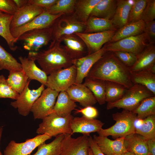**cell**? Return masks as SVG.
<instances>
[{
  "label": "cell",
  "instance_id": "cell-33",
  "mask_svg": "<svg viewBox=\"0 0 155 155\" xmlns=\"http://www.w3.org/2000/svg\"><path fill=\"white\" fill-rule=\"evenodd\" d=\"M130 80L133 85L144 86L155 95V74L148 70L130 72Z\"/></svg>",
  "mask_w": 155,
  "mask_h": 155
},
{
  "label": "cell",
  "instance_id": "cell-34",
  "mask_svg": "<svg viewBox=\"0 0 155 155\" xmlns=\"http://www.w3.org/2000/svg\"><path fill=\"white\" fill-rule=\"evenodd\" d=\"M13 15L4 13L0 16V36L6 41L9 49L15 51L17 46L15 45L17 40L12 36L10 31V25Z\"/></svg>",
  "mask_w": 155,
  "mask_h": 155
},
{
  "label": "cell",
  "instance_id": "cell-1",
  "mask_svg": "<svg viewBox=\"0 0 155 155\" xmlns=\"http://www.w3.org/2000/svg\"><path fill=\"white\" fill-rule=\"evenodd\" d=\"M130 75L129 68L118 59L113 52L108 51L93 65L87 76L117 83L128 89L133 85Z\"/></svg>",
  "mask_w": 155,
  "mask_h": 155
},
{
  "label": "cell",
  "instance_id": "cell-41",
  "mask_svg": "<svg viewBox=\"0 0 155 155\" xmlns=\"http://www.w3.org/2000/svg\"><path fill=\"white\" fill-rule=\"evenodd\" d=\"M147 1L148 0H133V4L129 13L127 23L141 20Z\"/></svg>",
  "mask_w": 155,
  "mask_h": 155
},
{
  "label": "cell",
  "instance_id": "cell-22",
  "mask_svg": "<svg viewBox=\"0 0 155 155\" xmlns=\"http://www.w3.org/2000/svg\"><path fill=\"white\" fill-rule=\"evenodd\" d=\"M155 64L154 44L148 43L143 50L137 55L134 64L129 68L130 72L144 70H149Z\"/></svg>",
  "mask_w": 155,
  "mask_h": 155
},
{
  "label": "cell",
  "instance_id": "cell-20",
  "mask_svg": "<svg viewBox=\"0 0 155 155\" xmlns=\"http://www.w3.org/2000/svg\"><path fill=\"white\" fill-rule=\"evenodd\" d=\"M71 99L84 107L92 106L97 101L90 90L83 84H74L66 91Z\"/></svg>",
  "mask_w": 155,
  "mask_h": 155
},
{
  "label": "cell",
  "instance_id": "cell-49",
  "mask_svg": "<svg viewBox=\"0 0 155 155\" xmlns=\"http://www.w3.org/2000/svg\"><path fill=\"white\" fill-rule=\"evenodd\" d=\"M88 140L89 147L93 155H105L100 150L92 137L89 136Z\"/></svg>",
  "mask_w": 155,
  "mask_h": 155
},
{
  "label": "cell",
  "instance_id": "cell-35",
  "mask_svg": "<svg viewBox=\"0 0 155 155\" xmlns=\"http://www.w3.org/2000/svg\"><path fill=\"white\" fill-rule=\"evenodd\" d=\"M64 136V134H60L55 137L50 143L43 142L38 146L37 150L34 154L30 155H59Z\"/></svg>",
  "mask_w": 155,
  "mask_h": 155
},
{
  "label": "cell",
  "instance_id": "cell-53",
  "mask_svg": "<svg viewBox=\"0 0 155 155\" xmlns=\"http://www.w3.org/2000/svg\"><path fill=\"white\" fill-rule=\"evenodd\" d=\"M3 131V127H0V142H1V137L2 135V134ZM0 155H3V154L1 152V150H0Z\"/></svg>",
  "mask_w": 155,
  "mask_h": 155
},
{
  "label": "cell",
  "instance_id": "cell-2",
  "mask_svg": "<svg viewBox=\"0 0 155 155\" xmlns=\"http://www.w3.org/2000/svg\"><path fill=\"white\" fill-rule=\"evenodd\" d=\"M61 43L57 41L50 44L47 50L38 52L30 51L28 57L36 61L47 75L57 70L68 68L73 65V60Z\"/></svg>",
  "mask_w": 155,
  "mask_h": 155
},
{
  "label": "cell",
  "instance_id": "cell-55",
  "mask_svg": "<svg viewBox=\"0 0 155 155\" xmlns=\"http://www.w3.org/2000/svg\"><path fill=\"white\" fill-rule=\"evenodd\" d=\"M88 155H93L92 152L90 148L89 149Z\"/></svg>",
  "mask_w": 155,
  "mask_h": 155
},
{
  "label": "cell",
  "instance_id": "cell-48",
  "mask_svg": "<svg viewBox=\"0 0 155 155\" xmlns=\"http://www.w3.org/2000/svg\"><path fill=\"white\" fill-rule=\"evenodd\" d=\"M57 0H28V4L32 5L47 10L57 2Z\"/></svg>",
  "mask_w": 155,
  "mask_h": 155
},
{
  "label": "cell",
  "instance_id": "cell-32",
  "mask_svg": "<svg viewBox=\"0 0 155 155\" xmlns=\"http://www.w3.org/2000/svg\"><path fill=\"white\" fill-rule=\"evenodd\" d=\"M83 84L92 92L99 104L105 103V81L87 76Z\"/></svg>",
  "mask_w": 155,
  "mask_h": 155
},
{
  "label": "cell",
  "instance_id": "cell-54",
  "mask_svg": "<svg viewBox=\"0 0 155 155\" xmlns=\"http://www.w3.org/2000/svg\"><path fill=\"white\" fill-rule=\"evenodd\" d=\"M122 155H135V154H133L132 153L127 151L125 153H124Z\"/></svg>",
  "mask_w": 155,
  "mask_h": 155
},
{
  "label": "cell",
  "instance_id": "cell-28",
  "mask_svg": "<svg viewBox=\"0 0 155 155\" xmlns=\"http://www.w3.org/2000/svg\"><path fill=\"white\" fill-rule=\"evenodd\" d=\"M117 5V0H100L94 8L90 17L112 20Z\"/></svg>",
  "mask_w": 155,
  "mask_h": 155
},
{
  "label": "cell",
  "instance_id": "cell-57",
  "mask_svg": "<svg viewBox=\"0 0 155 155\" xmlns=\"http://www.w3.org/2000/svg\"><path fill=\"white\" fill-rule=\"evenodd\" d=\"M147 155H153L152 154H151L149 152Z\"/></svg>",
  "mask_w": 155,
  "mask_h": 155
},
{
  "label": "cell",
  "instance_id": "cell-26",
  "mask_svg": "<svg viewBox=\"0 0 155 155\" xmlns=\"http://www.w3.org/2000/svg\"><path fill=\"white\" fill-rule=\"evenodd\" d=\"M133 3V0H117L116 11L111 20L117 28L119 29L128 23L129 13Z\"/></svg>",
  "mask_w": 155,
  "mask_h": 155
},
{
  "label": "cell",
  "instance_id": "cell-17",
  "mask_svg": "<svg viewBox=\"0 0 155 155\" xmlns=\"http://www.w3.org/2000/svg\"><path fill=\"white\" fill-rule=\"evenodd\" d=\"M66 52L73 60L77 59L88 55L86 46L83 40L75 34L62 36L59 40Z\"/></svg>",
  "mask_w": 155,
  "mask_h": 155
},
{
  "label": "cell",
  "instance_id": "cell-37",
  "mask_svg": "<svg viewBox=\"0 0 155 155\" xmlns=\"http://www.w3.org/2000/svg\"><path fill=\"white\" fill-rule=\"evenodd\" d=\"M127 89L118 83L105 81L106 102H113L120 100L123 97Z\"/></svg>",
  "mask_w": 155,
  "mask_h": 155
},
{
  "label": "cell",
  "instance_id": "cell-39",
  "mask_svg": "<svg viewBox=\"0 0 155 155\" xmlns=\"http://www.w3.org/2000/svg\"><path fill=\"white\" fill-rule=\"evenodd\" d=\"M6 70L9 71L22 70L20 63L0 44V70Z\"/></svg>",
  "mask_w": 155,
  "mask_h": 155
},
{
  "label": "cell",
  "instance_id": "cell-10",
  "mask_svg": "<svg viewBox=\"0 0 155 155\" xmlns=\"http://www.w3.org/2000/svg\"><path fill=\"white\" fill-rule=\"evenodd\" d=\"M59 93L48 87L44 89L31 109L35 119H42L53 112Z\"/></svg>",
  "mask_w": 155,
  "mask_h": 155
},
{
  "label": "cell",
  "instance_id": "cell-4",
  "mask_svg": "<svg viewBox=\"0 0 155 155\" xmlns=\"http://www.w3.org/2000/svg\"><path fill=\"white\" fill-rule=\"evenodd\" d=\"M73 118L71 114L62 117L53 112L42 119L36 133L46 134L52 137L61 134L72 135L71 125Z\"/></svg>",
  "mask_w": 155,
  "mask_h": 155
},
{
  "label": "cell",
  "instance_id": "cell-27",
  "mask_svg": "<svg viewBox=\"0 0 155 155\" xmlns=\"http://www.w3.org/2000/svg\"><path fill=\"white\" fill-rule=\"evenodd\" d=\"M54 107L53 112L59 116L64 117L71 114L77 105L72 100L66 91L61 92Z\"/></svg>",
  "mask_w": 155,
  "mask_h": 155
},
{
  "label": "cell",
  "instance_id": "cell-15",
  "mask_svg": "<svg viewBox=\"0 0 155 155\" xmlns=\"http://www.w3.org/2000/svg\"><path fill=\"white\" fill-rule=\"evenodd\" d=\"M117 30L114 29L94 33L75 34L84 42L87 47L88 55H89L98 51L104 44L109 42Z\"/></svg>",
  "mask_w": 155,
  "mask_h": 155
},
{
  "label": "cell",
  "instance_id": "cell-7",
  "mask_svg": "<svg viewBox=\"0 0 155 155\" xmlns=\"http://www.w3.org/2000/svg\"><path fill=\"white\" fill-rule=\"evenodd\" d=\"M77 76V69L74 65L57 70L48 76L47 87L60 92L66 91L74 84Z\"/></svg>",
  "mask_w": 155,
  "mask_h": 155
},
{
  "label": "cell",
  "instance_id": "cell-11",
  "mask_svg": "<svg viewBox=\"0 0 155 155\" xmlns=\"http://www.w3.org/2000/svg\"><path fill=\"white\" fill-rule=\"evenodd\" d=\"M30 81L28 80L17 99L10 103L13 107L17 109L19 114L23 116H26L29 114L34 103L44 89L45 86L41 84L37 89L30 90L29 88Z\"/></svg>",
  "mask_w": 155,
  "mask_h": 155
},
{
  "label": "cell",
  "instance_id": "cell-8",
  "mask_svg": "<svg viewBox=\"0 0 155 155\" xmlns=\"http://www.w3.org/2000/svg\"><path fill=\"white\" fill-rule=\"evenodd\" d=\"M52 27L27 31L20 36L18 40L24 42V48L30 51L37 52L51 40Z\"/></svg>",
  "mask_w": 155,
  "mask_h": 155
},
{
  "label": "cell",
  "instance_id": "cell-29",
  "mask_svg": "<svg viewBox=\"0 0 155 155\" xmlns=\"http://www.w3.org/2000/svg\"><path fill=\"white\" fill-rule=\"evenodd\" d=\"M135 133L147 139H155V115L142 119L137 118L135 123Z\"/></svg>",
  "mask_w": 155,
  "mask_h": 155
},
{
  "label": "cell",
  "instance_id": "cell-45",
  "mask_svg": "<svg viewBox=\"0 0 155 155\" xmlns=\"http://www.w3.org/2000/svg\"><path fill=\"white\" fill-rule=\"evenodd\" d=\"M18 9L13 0H0V11L13 15Z\"/></svg>",
  "mask_w": 155,
  "mask_h": 155
},
{
  "label": "cell",
  "instance_id": "cell-38",
  "mask_svg": "<svg viewBox=\"0 0 155 155\" xmlns=\"http://www.w3.org/2000/svg\"><path fill=\"white\" fill-rule=\"evenodd\" d=\"M132 112L136 115L137 118L139 119L155 115V96L144 99Z\"/></svg>",
  "mask_w": 155,
  "mask_h": 155
},
{
  "label": "cell",
  "instance_id": "cell-52",
  "mask_svg": "<svg viewBox=\"0 0 155 155\" xmlns=\"http://www.w3.org/2000/svg\"><path fill=\"white\" fill-rule=\"evenodd\" d=\"M149 70L152 73L155 74V64L152 66Z\"/></svg>",
  "mask_w": 155,
  "mask_h": 155
},
{
  "label": "cell",
  "instance_id": "cell-25",
  "mask_svg": "<svg viewBox=\"0 0 155 155\" xmlns=\"http://www.w3.org/2000/svg\"><path fill=\"white\" fill-rule=\"evenodd\" d=\"M145 23L142 20L129 23L117 30L109 42H116L123 38L136 36L144 32Z\"/></svg>",
  "mask_w": 155,
  "mask_h": 155
},
{
  "label": "cell",
  "instance_id": "cell-14",
  "mask_svg": "<svg viewBox=\"0 0 155 155\" xmlns=\"http://www.w3.org/2000/svg\"><path fill=\"white\" fill-rule=\"evenodd\" d=\"M64 134L59 155H88L89 136L83 135L75 138Z\"/></svg>",
  "mask_w": 155,
  "mask_h": 155
},
{
  "label": "cell",
  "instance_id": "cell-3",
  "mask_svg": "<svg viewBox=\"0 0 155 155\" xmlns=\"http://www.w3.org/2000/svg\"><path fill=\"white\" fill-rule=\"evenodd\" d=\"M112 118L115 123L108 128L101 129L97 132L99 135L111 136L116 139L135 133V123L137 118L135 113L123 109L121 112L113 114Z\"/></svg>",
  "mask_w": 155,
  "mask_h": 155
},
{
  "label": "cell",
  "instance_id": "cell-30",
  "mask_svg": "<svg viewBox=\"0 0 155 155\" xmlns=\"http://www.w3.org/2000/svg\"><path fill=\"white\" fill-rule=\"evenodd\" d=\"M111 20L89 17L86 24L83 32L91 33L117 29Z\"/></svg>",
  "mask_w": 155,
  "mask_h": 155
},
{
  "label": "cell",
  "instance_id": "cell-16",
  "mask_svg": "<svg viewBox=\"0 0 155 155\" xmlns=\"http://www.w3.org/2000/svg\"><path fill=\"white\" fill-rule=\"evenodd\" d=\"M107 52L103 46L96 52L73 60V65L75 66L77 69V76L74 84H82L93 65Z\"/></svg>",
  "mask_w": 155,
  "mask_h": 155
},
{
  "label": "cell",
  "instance_id": "cell-23",
  "mask_svg": "<svg viewBox=\"0 0 155 155\" xmlns=\"http://www.w3.org/2000/svg\"><path fill=\"white\" fill-rule=\"evenodd\" d=\"M18 59L22 65V69L29 80H36L46 86L48 76L43 70L37 67L34 59L28 57L21 56L19 57Z\"/></svg>",
  "mask_w": 155,
  "mask_h": 155
},
{
  "label": "cell",
  "instance_id": "cell-51",
  "mask_svg": "<svg viewBox=\"0 0 155 155\" xmlns=\"http://www.w3.org/2000/svg\"><path fill=\"white\" fill-rule=\"evenodd\" d=\"M18 9L24 7L28 4V0H13Z\"/></svg>",
  "mask_w": 155,
  "mask_h": 155
},
{
  "label": "cell",
  "instance_id": "cell-50",
  "mask_svg": "<svg viewBox=\"0 0 155 155\" xmlns=\"http://www.w3.org/2000/svg\"><path fill=\"white\" fill-rule=\"evenodd\" d=\"M147 145L149 152L155 155V139H147Z\"/></svg>",
  "mask_w": 155,
  "mask_h": 155
},
{
  "label": "cell",
  "instance_id": "cell-43",
  "mask_svg": "<svg viewBox=\"0 0 155 155\" xmlns=\"http://www.w3.org/2000/svg\"><path fill=\"white\" fill-rule=\"evenodd\" d=\"M115 56L129 68L133 66L137 59V55L129 52L117 51L114 52Z\"/></svg>",
  "mask_w": 155,
  "mask_h": 155
},
{
  "label": "cell",
  "instance_id": "cell-31",
  "mask_svg": "<svg viewBox=\"0 0 155 155\" xmlns=\"http://www.w3.org/2000/svg\"><path fill=\"white\" fill-rule=\"evenodd\" d=\"M100 0H76L73 14L79 21L86 24L95 6Z\"/></svg>",
  "mask_w": 155,
  "mask_h": 155
},
{
  "label": "cell",
  "instance_id": "cell-12",
  "mask_svg": "<svg viewBox=\"0 0 155 155\" xmlns=\"http://www.w3.org/2000/svg\"><path fill=\"white\" fill-rule=\"evenodd\" d=\"M52 137L44 134H38L21 143H17L14 140H11L4 150V155H30L40 144Z\"/></svg>",
  "mask_w": 155,
  "mask_h": 155
},
{
  "label": "cell",
  "instance_id": "cell-40",
  "mask_svg": "<svg viewBox=\"0 0 155 155\" xmlns=\"http://www.w3.org/2000/svg\"><path fill=\"white\" fill-rule=\"evenodd\" d=\"M76 1V0H57L55 4L45 10L52 14H72L74 11Z\"/></svg>",
  "mask_w": 155,
  "mask_h": 155
},
{
  "label": "cell",
  "instance_id": "cell-21",
  "mask_svg": "<svg viewBox=\"0 0 155 155\" xmlns=\"http://www.w3.org/2000/svg\"><path fill=\"white\" fill-rule=\"evenodd\" d=\"M45 10L37 6L28 4L18 10L13 15L10 25L11 29L22 26L30 21Z\"/></svg>",
  "mask_w": 155,
  "mask_h": 155
},
{
  "label": "cell",
  "instance_id": "cell-44",
  "mask_svg": "<svg viewBox=\"0 0 155 155\" xmlns=\"http://www.w3.org/2000/svg\"><path fill=\"white\" fill-rule=\"evenodd\" d=\"M155 18V0H148L141 20L146 23L153 21Z\"/></svg>",
  "mask_w": 155,
  "mask_h": 155
},
{
  "label": "cell",
  "instance_id": "cell-5",
  "mask_svg": "<svg viewBox=\"0 0 155 155\" xmlns=\"http://www.w3.org/2000/svg\"><path fill=\"white\" fill-rule=\"evenodd\" d=\"M155 96L145 86L139 84H134L127 89L121 99L114 102L107 103L106 108L109 110L116 108L132 111L144 99Z\"/></svg>",
  "mask_w": 155,
  "mask_h": 155
},
{
  "label": "cell",
  "instance_id": "cell-18",
  "mask_svg": "<svg viewBox=\"0 0 155 155\" xmlns=\"http://www.w3.org/2000/svg\"><path fill=\"white\" fill-rule=\"evenodd\" d=\"M108 137L94 135L93 139L101 151L105 155H122L127 152L124 143L125 137L112 140Z\"/></svg>",
  "mask_w": 155,
  "mask_h": 155
},
{
  "label": "cell",
  "instance_id": "cell-47",
  "mask_svg": "<svg viewBox=\"0 0 155 155\" xmlns=\"http://www.w3.org/2000/svg\"><path fill=\"white\" fill-rule=\"evenodd\" d=\"M75 113H81L83 116L90 119H95L98 115L97 109L92 106H88L77 109Z\"/></svg>",
  "mask_w": 155,
  "mask_h": 155
},
{
  "label": "cell",
  "instance_id": "cell-19",
  "mask_svg": "<svg viewBox=\"0 0 155 155\" xmlns=\"http://www.w3.org/2000/svg\"><path fill=\"white\" fill-rule=\"evenodd\" d=\"M104 124L99 120L88 118L83 115L80 117H74L71 125L72 134L80 133L89 136L91 133L99 131Z\"/></svg>",
  "mask_w": 155,
  "mask_h": 155
},
{
  "label": "cell",
  "instance_id": "cell-24",
  "mask_svg": "<svg viewBox=\"0 0 155 155\" xmlns=\"http://www.w3.org/2000/svg\"><path fill=\"white\" fill-rule=\"evenodd\" d=\"M147 140L134 133L125 137V145L127 151L135 155H147L149 153Z\"/></svg>",
  "mask_w": 155,
  "mask_h": 155
},
{
  "label": "cell",
  "instance_id": "cell-42",
  "mask_svg": "<svg viewBox=\"0 0 155 155\" xmlns=\"http://www.w3.org/2000/svg\"><path fill=\"white\" fill-rule=\"evenodd\" d=\"M19 95L9 85L4 76L0 75V98H9L15 100Z\"/></svg>",
  "mask_w": 155,
  "mask_h": 155
},
{
  "label": "cell",
  "instance_id": "cell-13",
  "mask_svg": "<svg viewBox=\"0 0 155 155\" xmlns=\"http://www.w3.org/2000/svg\"><path fill=\"white\" fill-rule=\"evenodd\" d=\"M63 14H52L45 10L28 23L20 27L10 29L13 37L18 41L19 37L24 33L33 30L52 27L56 20Z\"/></svg>",
  "mask_w": 155,
  "mask_h": 155
},
{
  "label": "cell",
  "instance_id": "cell-6",
  "mask_svg": "<svg viewBox=\"0 0 155 155\" xmlns=\"http://www.w3.org/2000/svg\"><path fill=\"white\" fill-rule=\"evenodd\" d=\"M86 24L78 21L73 14L62 15L59 17L52 26V44L58 41L62 36L77 33H83Z\"/></svg>",
  "mask_w": 155,
  "mask_h": 155
},
{
  "label": "cell",
  "instance_id": "cell-56",
  "mask_svg": "<svg viewBox=\"0 0 155 155\" xmlns=\"http://www.w3.org/2000/svg\"><path fill=\"white\" fill-rule=\"evenodd\" d=\"M4 13H3V12H2V11H0V16L2 15V14H3Z\"/></svg>",
  "mask_w": 155,
  "mask_h": 155
},
{
  "label": "cell",
  "instance_id": "cell-36",
  "mask_svg": "<svg viewBox=\"0 0 155 155\" xmlns=\"http://www.w3.org/2000/svg\"><path fill=\"white\" fill-rule=\"evenodd\" d=\"M29 80L22 69L9 71L8 78L6 79L10 87L19 94L23 91Z\"/></svg>",
  "mask_w": 155,
  "mask_h": 155
},
{
  "label": "cell",
  "instance_id": "cell-46",
  "mask_svg": "<svg viewBox=\"0 0 155 155\" xmlns=\"http://www.w3.org/2000/svg\"><path fill=\"white\" fill-rule=\"evenodd\" d=\"M146 35L149 43L154 44L155 42V21L145 23L144 32Z\"/></svg>",
  "mask_w": 155,
  "mask_h": 155
},
{
  "label": "cell",
  "instance_id": "cell-9",
  "mask_svg": "<svg viewBox=\"0 0 155 155\" xmlns=\"http://www.w3.org/2000/svg\"><path fill=\"white\" fill-rule=\"evenodd\" d=\"M147 36L144 32L136 36L123 38L113 42H109L104 46L107 52L125 51L136 55L139 54L149 43Z\"/></svg>",
  "mask_w": 155,
  "mask_h": 155
}]
</instances>
